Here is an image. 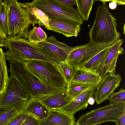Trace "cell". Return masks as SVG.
Here are the masks:
<instances>
[{"mask_svg":"<svg viewBox=\"0 0 125 125\" xmlns=\"http://www.w3.org/2000/svg\"><path fill=\"white\" fill-rule=\"evenodd\" d=\"M9 79L5 53L0 47V94L4 90Z\"/></svg>","mask_w":125,"mask_h":125,"instance_id":"obj_22","label":"cell"},{"mask_svg":"<svg viewBox=\"0 0 125 125\" xmlns=\"http://www.w3.org/2000/svg\"><path fill=\"white\" fill-rule=\"evenodd\" d=\"M91 86L88 85L71 81L68 85L67 90L68 95L73 98Z\"/></svg>","mask_w":125,"mask_h":125,"instance_id":"obj_25","label":"cell"},{"mask_svg":"<svg viewBox=\"0 0 125 125\" xmlns=\"http://www.w3.org/2000/svg\"><path fill=\"white\" fill-rule=\"evenodd\" d=\"M9 71L19 79L27 88L31 97L41 99L50 94L67 88V86L51 87L41 83L25 67L24 64L9 61Z\"/></svg>","mask_w":125,"mask_h":125,"instance_id":"obj_3","label":"cell"},{"mask_svg":"<svg viewBox=\"0 0 125 125\" xmlns=\"http://www.w3.org/2000/svg\"><path fill=\"white\" fill-rule=\"evenodd\" d=\"M108 46L95 44L90 41L85 45L73 47L65 61L74 66L81 64Z\"/></svg>","mask_w":125,"mask_h":125,"instance_id":"obj_9","label":"cell"},{"mask_svg":"<svg viewBox=\"0 0 125 125\" xmlns=\"http://www.w3.org/2000/svg\"><path fill=\"white\" fill-rule=\"evenodd\" d=\"M96 86H91L80 94L73 98L66 106L58 110L73 115L79 111L86 108L88 101L94 95Z\"/></svg>","mask_w":125,"mask_h":125,"instance_id":"obj_13","label":"cell"},{"mask_svg":"<svg viewBox=\"0 0 125 125\" xmlns=\"http://www.w3.org/2000/svg\"><path fill=\"white\" fill-rule=\"evenodd\" d=\"M32 2L50 19H62L80 25L83 22L77 9L57 0H33Z\"/></svg>","mask_w":125,"mask_h":125,"instance_id":"obj_6","label":"cell"},{"mask_svg":"<svg viewBox=\"0 0 125 125\" xmlns=\"http://www.w3.org/2000/svg\"><path fill=\"white\" fill-rule=\"evenodd\" d=\"M125 110V103L109 104L81 115L77 120V125H95L112 122L117 124Z\"/></svg>","mask_w":125,"mask_h":125,"instance_id":"obj_7","label":"cell"},{"mask_svg":"<svg viewBox=\"0 0 125 125\" xmlns=\"http://www.w3.org/2000/svg\"><path fill=\"white\" fill-rule=\"evenodd\" d=\"M117 4L114 1H111L109 3V7L110 9L112 10L115 9L117 7Z\"/></svg>","mask_w":125,"mask_h":125,"instance_id":"obj_34","label":"cell"},{"mask_svg":"<svg viewBox=\"0 0 125 125\" xmlns=\"http://www.w3.org/2000/svg\"><path fill=\"white\" fill-rule=\"evenodd\" d=\"M100 0L102 2H107V1H113V0Z\"/></svg>","mask_w":125,"mask_h":125,"instance_id":"obj_39","label":"cell"},{"mask_svg":"<svg viewBox=\"0 0 125 125\" xmlns=\"http://www.w3.org/2000/svg\"><path fill=\"white\" fill-rule=\"evenodd\" d=\"M23 112L33 115L41 120L49 115L50 110L42 102L41 99L31 97L25 106Z\"/></svg>","mask_w":125,"mask_h":125,"instance_id":"obj_18","label":"cell"},{"mask_svg":"<svg viewBox=\"0 0 125 125\" xmlns=\"http://www.w3.org/2000/svg\"><path fill=\"white\" fill-rule=\"evenodd\" d=\"M26 69L43 84L51 87L67 86L55 65L43 61L31 60L24 64Z\"/></svg>","mask_w":125,"mask_h":125,"instance_id":"obj_5","label":"cell"},{"mask_svg":"<svg viewBox=\"0 0 125 125\" xmlns=\"http://www.w3.org/2000/svg\"><path fill=\"white\" fill-rule=\"evenodd\" d=\"M94 99L93 98V96L90 97L88 99V103L91 105H93L95 102Z\"/></svg>","mask_w":125,"mask_h":125,"instance_id":"obj_37","label":"cell"},{"mask_svg":"<svg viewBox=\"0 0 125 125\" xmlns=\"http://www.w3.org/2000/svg\"><path fill=\"white\" fill-rule=\"evenodd\" d=\"M31 42L42 47L60 61H65L73 48L57 41L53 35L44 41L37 43Z\"/></svg>","mask_w":125,"mask_h":125,"instance_id":"obj_11","label":"cell"},{"mask_svg":"<svg viewBox=\"0 0 125 125\" xmlns=\"http://www.w3.org/2000/svg\"><path fill=\"white\" fill-rule=\"evenodd\" d=\"M72 82L96 86L102 79L97 72L80 65L75 66Z\"/></svg>","mask_w":125,"mask_h":125,"instance_id":"obj_15","label":"cell"},{"mask_svg":"<svg viewBox=\"0 0 125 125\" xmlns=\"http://www.w3.org/2000/svg\"><path fill=\"white\" fill-rule=\"evenodd\" d=\"M123 40L119 39L110 46V49L102 67L97 72L103 78L108 73L115 75L116 64L119 55L124 53V49L121 46Z\"/></svg>","mask_w":125,"mask_h":125,"instance_id":"obj_12","label":"cell"},{"mask_svg":"<svg viewBox=\"0 0 125 125\" xmlns=\"http://www.w3.org/2000/svg\"><path fill=\"white\" fill-rule=\"evenodd\" d=\"M40 120L35 116L29 115L22 125H39Z\"/></svg>","mask_w":125,"mask_h":125,"instance_id":"obj_30","label":"cell"},{"mask_svg":"<svg viewBox=\"0 0 125 125\" xmlns=\"http://www.w3.org/2000/svg\"><path fill=\"white\" fill-rule=\"evenodd\" d=\"M47 35L40 26H34L33 29L28 32V40L31 42L37 43L44 41L47 38Z\"/></svg>","mask_w":125,"mask_h":125,"instance_id":"obj_26","label":"cell"},{"mask_svg":"<svg viewBox=\"0 0 125 125\" xmlns=\"http://www.w3.org/2000/svg\"><path fill=\"white\" fill-rule=\"evenodd\" d=\"M3 2L8 9V36L28 38V28L31 21L27 9L21 6L17 0H4Z\"/></svg>","mask_w":125,"mask_h":125,"instance_id":"obj_4","label":"cell"},{"mask_svg":"<svg viewBox=\"0 0 125 125\" xmlns=\"http://www.w3.org/2000/svg\"><path fill=\"white\" fill-rule=\"evenodd\" d=\"M13 107L0 106V116L5 113Z\"/></svg>","mask_w":125,"mask_h":125,"instance_id":"obj_33","label":"cell"},{"mask_svg":"<svg viewBox=\"0 0 125 125\" xmlns=\"http://www.w3.org/2000/svg\"><path fill=\"white\" fill-rule=\"evenodd\" d=\"M67 5L73 7L76 5L75 0H57Z\"/></svg>","mask_w":125,"mask_h":125,"instance_id":"obj_31","label":"cell"},{"mask_svg":"<svg viewBox=\"0 0 125 125\" xmlns=\"http://www.w3.org/2000/svg\"><path fill=\"white\" fill-rule=\"evenodd\" d=\"M30 96L24 84L11 73L4 90L0 94V106L13 107L19 103H27Z\"/></svg>","mask_w":125,"mask_h":125,"instance_id":"obj_8","label":"cell"},{"mask_svg":"<svg viewBox=\"0 0 125 125\" xmlns=\"http://www.w3.org/2000/svg\"><path fill=\"white\" fill-rule=\"evenodd\" d=\"M7 49L5 54L8 61L24 64L27 61L36 60L57 65L61 61L47 51L30 42L16 35L7 36L4 42Z\"/></svg>","mask_w":125,"mask_h":125,"instance_id":"obj_1","label":"cell"},{"mask_svg":"<svg viewBox=\"0 0 125 125\" xmlns=\"http://www.w3.org/2000/svg\"><path fill=\"white\" fill-rule=\"evenodd\" d=\"M29 115L23 111L10 123L9 125H22Z\"/></svg>","mask_w":125,"mask_h":125,"instance_id":"obj_29","label":"cell"},{"mask_svg":"<svg viewBox=\"0 0 125 125\" xmlns=\"http://www.w3.org/2000/svg\"><path fill=\"white\" fill-rule=\"evenodd\" d=\"M110 104L125 103V90L121 88L117 92H113L109 97Z\"/></svg>","mask_w":125,"mask_h":125,"instance_id":"obj_28","label":"cell"},{"mask_svg":"<svg viewBox=\"0 0 125 125\" xmlns=\"http://www.w3.org/2000/svg\"><path fill=\"white\" fill-rule=\"evenodd\" d=\"M113 1L116 2L118 5H124L125 4V0H113Z\"/></svg>","mask_w":125,"mask_h":125,"instance_id":"obj_36","label":"cell"},{"mask_svg":"<svg viewBox=\"0 0 125 125\" xmlns=\"http://www.w3.org/2000/svg\"><path fill=\"white\" fill-rule=\"evenodd\" d=\"M39 125H77L73 115L58 109L50 110L49 115L40 121Z\"/></svg>","mask_w":125,"mask_h":125,"instance_id":"obj_17","label":"cell"},{"mask_svg":"<svg viewBox=\"0 0 125 125\" xmlns=\"http://www.w3.org/2000/svg\"><path fill=\"white\" fill-rule=\"evenodd\" d=\"M110 46L80 65L86 68L96 71L97 73L103 66L106 58L109 51Z\"/></svg>","mask_w":125,"mask_h":125,"instance_id":"obj_20","label":"cell"},{"mask_svg":"<svg viewBox=\"0 0 125 125\" xmlns=\"http://www.w3.org/2000/svg\"><path fill=\"white\" fill-rule=\"evenodd\" d=\"M4 40L0 39V47H2L5 46Z\"/></svg>","mask_w":125,"mask_h":125,"instance_id":"obj_38","label":"cell"},{"mask_svg":"<svg viewBox=\"0 0 125 125\" xmlns=\"http://www.w3.org/2000/svg\"><path fill=\"white\" fill-rule=\"evenodd\" d=\"M73 98L68 94L67 88L50 94L41 99L50 110L58 109L67 105Z\"/></svg>","mask_w":125,"mask_h":125,"instance_id":"obj_16","label":"cell"},{"mask_svg":"<svg viewBox=\"0 0 125 125\" xmlns=\"http://www.w3.org/2000/svg\"><path fill=\"white\" fill-rule=\"evenodd\" d=\"M55 65L65 83L68 85L71 81L76 66L69 64L65 61H61L58 64Z\"/></svg>","mask_w":125,"mask_h":125,"instance_id":"obj_23","label":"cell"},{"mask_svg":"<svg viewBox=\"0 0 125 125\" xmlns=\"http://www.w3.org/2000/svg\"><path fill=\"white\" fill-rule=\"evenodd\" d=\"M116 20L111 14L105 3L98 7L94 24L89 33L90 41L97 44L110 46L119 39Z\"/></svg>","mask_w":125,"mask_h":125,"instance_id":"obj_2","label":"cell"},{"mask_svg":"<svg viewBox=\"0 0 125 125\" xmlns=\"http://www.w3.org/2000/svg\"><path fill=\"white\" fill-rule=\"evenodd\" d=\"M27 103L18 104L0 116V125H9L10 123L23 111Z\"/></svg>","mask_w":125,"mask_h":125,"instance_id":"obj_21","label":"cell"},{"mask_svg":"<svg viewBox=\"0 0 125 125\" xmlns=\"http://www.w3.org/2000/svg\"><path fill=\"white\" fill-rule=\"evenodd\" d=\"M2 2H3L2 1V0H0V7L1 3Z\"/></svg>","mask_w":125,"mask_h":125,"instance_id":"obj_40","label":"cell"},{"mask_svg":"<svg viewBox=\"0 0 125 125\" xmlns=\"http://www.w3.org/2000/svg\"><path fill=\"white\" fill-rule=\"evenodd\" d=\"M119 74L115 75L107 74L102 79L96 86L94 99L98 104L108 99L114 91L119 86L121 81Z\"/></svg>","mask_w":125,"mask_h":125,"instance_id":"obj_10","label":"cell"},{"mask_svg":"<svg viewBox=\"0 0 125 125\" xmlns=\"http://www.w3.org/2000/svg\"><path fill=\"white\" fill-rule=\"evenodd\" d=\"M94 0H75L77 10L84 20H88Z\"/></svg>","mask_w":125,"mask_h":125,"instance_id":"obj_24","label":"cell"},{"mask_svg":"<svg viewBox=\"0 0 125 125\" xmlns=\"http://www.w3.org/2000/svg\"><path fill=\"white\" fill-rule=\"evenodd\" d=\"M7 37V35L4 33L0 27V39L5 40Z\"/></svg>","mask_w":125,"mask_h":125,"instance_id":"obj_35","label":"cell"},{"mask_svg":"<svg viewBox=\"0 0 125 125\" xmlns=\"http://www.w3.org/2000/svg\"><path fill=\"white\" fill-rule=\"evenodd\" d=\"M125 125V110H124L119 120L117 125Z\"/></svg>","mask_w":125,"mask_h":125,"instance_id":"obj_32","label":"cell"},{"mask_svg":"<svg viewBox=\"0 0 125 125\" xmlns=\"http://www.w3.org/2000/svg\"><path fill=\"white\" fill-rule=\"evenodd\" d=\"M0 27L7 35L8 31V9L3 2L0 7Z\"/></svg>","mask_w":125,"mask_h":125,"instance_id":"obj_27","label":"cell"},{"mask_svg":"<svg viewBox=\"0 0 125 125\" xmlns=\"http://www.w3.org/2000/svg\"><path fill=\"white\" fill-rule=\"evenodd\" d=\"M81 25L62 19H50L49 26L45 28L67 37H76L80 31Z\"/></svg>","mask_w":125,"mask_h":125,"instance_id":"obj_14","label":"cell"},{"mask_svg":"<svg viewBox=\"0 0 125 125\" xmlns=\"http://www.w3.org/2000/svg\"><path fill=\"white\" fill-rule=\"evenodd\" d=\"M18 3L27 10L31 21V24L33 26L36 24L45 27L49 26L50 19L43 11L36 7L32 2H27L23 3L18 2Z\"/></svg>","mask_w":125,"mask_h":125,"instance_id":"obj_19","label":"cell"}]
</instances>
